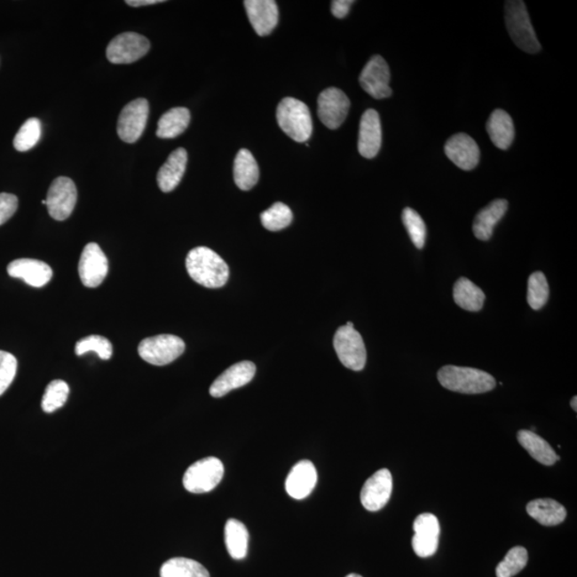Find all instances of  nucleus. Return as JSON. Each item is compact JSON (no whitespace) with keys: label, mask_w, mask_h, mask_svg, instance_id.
<instances>
[{"label":"nucleus","mask_w":577,"mask_h":577,"mask_svg":"<svg viewBox=\"0 0 577 577\" xmlns=\"http://www.w3.org/2000/svg\"><path fill=\"white\" fill-rule=\"evenodd\" d=\"M186 265L188 275L203 287L222 288L229 280V266L222 257L203 246L188 253Z\"/></svg>","instance_id":"1"},{"label":"nucleus","mask_w":577,"mask_h":577,"mask_svg":"<svg viewBox=\"0 0 577 577\" xmlns=\"http://www.w3.org/2000/svg\"><path fill=\"white\" fill-rule=\"evenodd\" d=\"M438 379L446 390L477 395L494 390L496 381L490 374L468 367L445 366L439 371Z\"/></svg>","instance_id":"2"},{"label":"nucleus","mask_w":577,"mask_h":577,"mask_svg":"<svg viewBox=\"0 0 577 577\" xmlns=\"http://www.w3.org/2000/svg\"><path fill=\"white\" fill-rule=\"evenodd\" d=\"M277 122L288 138L305 143L312 134V119L305 103L295 98H285L277 107Z\"/></svg>","instance_id":"3"},{"label":"nucleus","mask_w":577,"mask_h":577,"mask_svg":"<svg viewBox=\"0 0 577 577\" xmlns=\"http://www.w3.org/2000/svg\"><path fill=\"white\" fill-rule=\"evenodd\" d=\"M506 25L512 41L518 49L536 54L541 51V44L533 28L526 3L521 0H510L505 6Z\"/></svg>","instance_id":"4"},{"label":"nucleus","mask_w":577,"mask_h":577,"mask_svg":"<svg viewBox=\"0 0 577 577\" xmlns=\"http://www.w3.org/2000/svg\"><path fill=\"white\" fill-rule=\"evenodd\" d=\"M225 470L222 461L214 456L199 460L186 471L183 486L193 494L211 492L222 481Z\"/></svg>","instance_id":"5"},{"label":"nucleus","mask_w":577,"mask_h":577,"mask_svg":"<svg viewBox=\"0 0 577 577\" xmlns=\"http://www.w3.org/2000/svg\"><path fill=\"white\" fill-rule=\"evenodd\" d=\"M185 351V341L173 335H159L146 338L138 345L140 358L154 366L170 364L179 359Z\"/></svg>","instance_id":"6"},{"label":"nucleus","mask_w":577,"mask_h":577,"mask_svg":"<svg viewBox=\"0 0 577 577\" xmlns=\"http://www.w3.org/2000/svg\"><path fill=\"white\" fill-rule=\"evenodd\" d=\"M334 348L346 368L360 371L365 368L367 351L363 337L354 328L341 327L335 334Z\"/></svg>","instance_id":"7"},{"label":"nucleus","mask_w":577,"mask_h":577,"mask_svg":"<svg viewBox=\"0 0 577 577\" xmlns=\"http://www.w3.org/2000/svg\"><path fill=\"white\" fill-rule=\"evenodd\" d=\"M150 50L146 36L136 33H124L115 36L107 49V59L115 65H128L138 61Z\"/></svg>","instance_id":"8"},{"label":"nucleus","mask_w":577,"mask_h":577,"mask_svg":"<svg viewBox=\"0 0 577 577\" xmlns=\"http://www.w3.org/2000/svg\"><path fill=\"white\" fill-rule=\"evenodd\" d=\"M149 118V103L146 99H136L125 105L118 119V135L124 143L134 144L146 127Z\"/></svg>","instance_id":"9"},{"label":"nucleus","mask_w":577,"mask_h":577,"mask_svg":"<svg viewBox=\"0 0 577 577\" xmlns=\"http://www.w3.org/2000/svg\"><path fill=\"white\" fill-rule=\"evenodd\" d=\"M77 202V188L70 178L59 177L52 181L47 192L46 206L51 217L56 220L70 217Z\"/></svg>","instance_id":"10"},{"label":"nucleus","mask_w":577,"mask_h":577,"mask_svg":"<svg viewBox=\"0 0 577 577\" xmlns=\"http://www.w3.org/2000/svg\"><path fill=\"white\" fill-rule=\"evenodd\" d=\"M351 103L346 94L338 88L325 89L318 98V115L325 127L336 130L344 123Z\"/></svg>","instance_id":"11"},{"label":"nucleus","mask_w":577,"mask_h":577,"mask_svg":"<svg viewBox=\"0 0 577 577\" xmlns=\"http://www.w3.org/2000/svg\"><path fill=\"white\" fill-rule=\"evenodd\" d=\"M391 71L384 58L375 55L367 62L360 73V83L372 98L381 99L392 94L390 86Z\"/></svg>","instance_id":"12"},{"label":"nucleus","mask_w":577,"mask_h":577,"mask_svg":"<svg viewBox=\"0 0 577 577\" xmlns=\"http://www.w3.org/2000/svg\"><path fill=\"white\" fill-rule=\"evenodd\" d=\"M83 285L97 288L108 274V260L97 243H89L83 249L80 265H78Z\"/></svg>","instance_id":"13"},{"label":"nucleus","mask_w":577,"mask_h":577,"mask_svg":"<svg viewBox=\"0 0 577 577\" xmlns=\"http://www.w3.org/2000/svg\"><path fill=\"white\" fill-rule=\"evenodd\" d=\"M391 493V473L387 469H382L365 482L360 493V501L366 510L376 512L387 505Z\"/></svg>","instance_id":"14"},{"label":"nucleus","mask_w":577,"mask_h":577,"mask_svg":"<svg viewBox=\"0 0 577 577\" xmlns=\"http://www.w3.org/2000/svg\"><path fill=\"white\" fill-rule=\"evenodd\" d=\"M412 545L419 557L426 558L437 553L439 548V523L432 513H423L414 522Z\"/></svg>","instance_id":"15"},{"label":"nucleus","mask_w":577,"mask_h":577,"mask_svg":"<svg viewBox=\"0 0 577 577\" xmlns=\"http://www.w3.org/2000/svg\"><path fill=\"white\" fill-rule=\"evenodd\" d=\"M445 154L454 165L463 170H473L480 161V149L468 134L453 136L445 145Z\"/></svg>","instance_id":"16"},{"label":"nucleus","mask_w":577,"mask_h":577,"mask_svg":"<svg viewBox=\"0 0 577 577\" xmlns=\"http://www.w3.org/2000/svg\"><path fill=\"white\" fill-rule=\"evenodd\" d=\"M256 366L251 361H241L224 371L209 387V395L220 398L237 388L248 385L254 379Z\"/></svg>","instance_id":"17"},{"label":"nucleus","mask_w":577,"mask_h":577,"mask_svg":"<svg viewBox=\"0 0 577 577\" xmlns=\"http://www.w3.org/2000/svg\"><path fill=\"white\" fill-rule=\"evenodd\" d=\"M382 146V125L379 113L368 109L360 119L359 151L366 159H374Z\"/></svg>","instance_id":"18"},{"label":"nucleus","mask_w":577,"mask_h":577,"mask_svg":"<svg viewBox=\"0 0 577 577\" xmlns=\"http://www.w3.org/2000/svg\"><path fill=\"white\" fill-rule=\"evenodd\" d=\"M244 6L257 34L265 36L275 29L280 12L274 0H246Z\"/></svg>","instance_id":"19"},{"label":"nucleus","mask_w":577,"mask_h":577,"mask_svg":"<svg viewBox=\"0 0 577 577\" xmlns=\"http://www.w3.org/2000/svg\"><path fill=\"white\" fill-rule=\"evenodd\" d=\"M318 481L316 468L311 461L303 460L293 466L286 480V491L295 500H304L311 495Z\"/></svg>","instance_id":"20"},{"label":"nucleus","mask_w":577,"mask_h":577,"mask_svg":"<svg viewBox=\"0 0 577 577\" xmlns=\"http://www.w3.org/2000/svg\"><path fill=\"white\" fill-rule=\"evenodd\" d=\"M7 271L9 276L19 278L35 288L44 287L52 277L51 266L35 259L14 260L8 265Z\"/></svg>","instance_id":"21"},{"label":"nucleus","mask_w":577,"mask_h":577,"mask_svg":"<svg viewBox=\"0 0 577 577\" xmlns=\"http://www.w3.org/2000/svg\"><path fill=\"white\" fill-rule=\"evenodd\" d=\"M187 165V152L179 148L168 156L165 164L157 172V185L162 192L170 193L179 186Z\"/></svg>","instance_id":"22"},{"label":"nucleus","mask_w":577,"mask_h":577,"mask_svg":"<svg viewBox=\"0 0 577 577\" xmlns=\"http://www.w3.org/2000/svg\"><path fill=\"white\" fill-rule=\"evenodd\" d=\"M508 209V202L505 199H497L492 202L489 206L482 209L476 215L473 231L475 237L480 241L490 240L495 225L505 217Z\"/></svg>","instance_id":"23"},{"label":"nucleus","mask_w":577,"mask_h":577,"mask_svg":"<svg viewBox=\"0 0 577 577\" xmlns=\"http://www.w3.org/2000/svg\"><path fill=\"white\" fill-rule=\"evenodd\" d=\"M486 130L492 143L501 150H507L512 145L516 135L510 115L502 109H496L492 113L486 123Z\"/></svg>","instance_id":"24"},{"label":"nucleus","mask_w":577,"mask_h":577,"mask_svg":"<svg viewBox=\"0 0 577 577\" xmlns=\"http://www.w3.org/2000/svg\"><path fill=\"white\" fill-rule=\"evenodd\" d=\"M526 510L529 516L544 526H559L566 517L565 508L550 498L528 502Z\"/></svg>","instance_id":"25"},{"label":"nucleus","mask_w":577,"mask_h":577,"mask_svg":"<svg viewBox=\"0 0 577 577\" xmlns=\"http://www.w3.org/2000/svg\"><path fill=\"white\" fill-rule=\"evenodd\" d=\"M518 440L522 447L526 449L527 453L539 463L550 466L560 459L547 440L529 430L518 431Z\"/></svg>","instance_id":"26"},{"label":"nucleus","mask_w":577,"mask_h":577,"mask_svg":"<svg viewBox=\"0 0 577 577\" xmlns=\"http://www.w3.org/2000/svg\"><path fill=\"white\" fill-rule=\"evenodd\" d=\"M233 177L235 185L242 191H249L259 180V167L249 150H240L234 160Z\"/></svg>","instance_id":"27"},{"label":"nucleus","mask_w":577,"mask_h":577,"mask_svg":"<svg viewBox=\"0 0 577 577\" xmlns=\"http://www.w3.org/2000/svg\"><path fill=\"white\" fill-rule=\"evenodd\" d=\"M190 122V110L186 107L171 108L159 120L156 136L162 139L176 138L185 132Z\"/></svg>","instance_id":"28"},{"label":"nucleus","mask_w":577,"mask_h":577,"mask_svg":"<svg viewBox=\"0 0 577 577\" xmlns=\"http://www.w3.org/2000/svg\"><path fill=\"white\" fill-rule=\"evenodd\" d=\"M454 300L464 311L477 312L484 307V291L468 278L461 277L454 287Z\"/></svg>","instance_id":"29"},{"label":"nucleus","mask_w":577,"mask_h":577,"mask_svg":"<svg viewBox=\"0 0 577 577\" xmlns=\"http://www.w3.org/2000/svg\"><path fill=\"white\" fill-rule=\"evenodd\" d=\"M249 534L248 528L238 519L230 518L225 526V543L231 557L241 560L249 550Z\"/></svg>","instance_id":"30"},{"label":"nucleus","mask_w":577,"mask_h":577,"mask_svg":"<svg viewBox=\"0 0 577 577\" xmlns=\"http://www.w3.org/2000/svg\"><path fill=\"white\" fill-rule=\"evenodd\" d=\"M161 577H209V573L202 564L188 558H172L162 565Z\"/></svg>","instance_id":"31"},{"label":"nucleus","mask_w":577,"mask_h":577,"mask_svg":"<svg viewBox=\"0 0 577 577\" xmlns=\"http://www.w3.org/2000/svg\"><path fill=\"white\" fill-rule=\"evenodd\" d=\"M549 288L542 272H534L528 280L527 302L534 311H539L547 304Z\"/></svg>","instance_id":"32"},{"label":"nucleus","mask_w":577,"mask_h":577,"mask_svg":"<svg viewBox=\"0 0 577 577\" xmlns=\"http://www.w3.org/2000/svg\"><path fill=\"white\" fill-rule=\"evenodd\" d=\"M70 388L65 381L55 380L47 385L43 398H42V410L52 413L65 406L69 397Z\"/></svg>","instance_id":"33"},{"label":"nucleus","mask_w":577,"mask_h":577,"mask_svg":"<svg viewBox=\"0 0 577 577\" xmlns=\"http://www.w3.org/2000/svg\"><path fill=\"white\" fill-rule=\"evenodd\" d=\"M293 214L285 203L277 202L261 214V223L270 231H280L291 224Z\"/></svg>","instance_id":"34"},{"label":"nucleus","mask_w":577,"mask_h":577,"mask_svg":"<svg viewBox=\"0 0 577 577\" xmlns=\"http://www.w3.org/2000/svg\"><path fill=\"white\" fill-rule=\"evenodd\" d=\"M42 127L38 118H30L26 122L15 135L14 148L20 152L29 151L39 143Z\"/></svg>","instance_id":"35"},{"label":"nucleus","mask_w":577,"mask_h":577,"mask_svg":"<svg viewBox=\"0 0 577 577\" xmlns=\"http://www.w3.org/2000/svg\"><path fill=\"white\" fill-rule=\"evenodd\" d=\"M528 561L527 549L516 547L509 550L505 559L496 568L497 577H513L526 568Z\"/></svg>","instance_id":"36"},{"label":"nucleus","mask_w":577,"mask_h":577,"mask_svg":"<svg viewBox=\"0 0 577 577\" xmlns=\"http://www.w3.org/2000/svg\"><path fill=\"white\" fill-rule=\"evenodd\" d=\"M402 222L407 230L414 245L422 249L426 243L427 227L421 215L415 209L406 208L402 212Z\"/></svg>","instance_id":"37"},{"label":"nucleus","mask_w":577,"mask_h":577,"mask_svg":"<svg viewBox=\"0 0 577 577\" xmlns=\"http://www.w3.org/2000/svg\"><path fill=\"white\" fill-rule=\"evenodd\" d=\"M91 351L96 352L99 359L108 360L113 355V344L102 336L92 335L78 341L75 345V354L77 356H82L91 352Z\"/></svg>","instance_id":"38"},{"label":"nucleus","mask_w":577,"mask_h":577,"mask_svg":"<svg viewBox=\"0 0 577 577\" xmlns=\"http://www.w3.org/2000/svg\"><path fill=\"white\" fill-rule=\"evenodd\" d=\"M17 370V359L12 353L0 351V396L12 384Z\"/></svg>","instance_id":"39"},{"label":"nucleus","mask_w":577,"mask_h":577,"mask_svg":"<svg viewBox=\"0 0 577 577\" xmlns=\"http://www.w3.org/2000/svg\"><path fill=\"white\" fill-rule=\"evenodd\" d=\"M19 207V199L12 194L0 193V225L12 218Z\"/></svg>","instance_id":"40"},{"label":"nucleus","mask_w":577,"mask_h":577,"mask_svg":"<svg viewBox=\"0 0 577 577\" xmlns=\"http://www.w3.org/2000/svg\"><path fill=\"white\" fill-rule=\"evenodd\" d=\"M353 0H334L332 2V13L335 18L344 19L349 14Z\"/></svg>","instance_id":"41"},{"label":"nucleus","mask_w":577,"mask_h":577,"mask_svg":"<svg viewBox=\"0 0 577 577\" xmlns=\"http://www.w3.org/2000/svg\"><path fill=\"white\" fill-rule=\"evenodd\" d=\"M164 3L162 0H127L125 4H129L130 7H143V6H151V4H156Z\"/></svg>","instance_id":"42"},{"label":"nucleus","mask_w":577,"mask_h":577,"mask_svg":"<svg viewBox=\"0 0 577 577\" xmlns=\"http://www.w3.org/2000/svg\"><path fill=\"white\" fill-rule=\"evenodd\" d=\"M576 403H577V398L576 397L572 398L571 407L573 408V410L575 412L577 411V404Z\"/></svg>","instance_id":"43"},{"label":"nucleus","mask_w":577,"mask_h":577,"mask_svg":"<svg viewBox=\"0 0 577 577\" xmlns=\"http://www.w3.org/2000/svg\"><path fill=\"white\" fill-rule=\"evenodd\" d=\"M345 577H363V576L352 573V574H349L348 576H345Z\"/></svg>","instance_id":"44"},{"label":"nucleus","mask_w":577,"mask_h":577,"mask_svg":"<svg viewBox=\"0 0 577 577\" xmlns=\"http://www.w3.org/2000/svg\"><path fill=\"white\" fill-rule=\"evenodd\" d=\"M346 327L354 328V325L352 322H348L346 323Z\"/></svg>","instance_id":"45"},{"label":"nucleus","mask_w":577,"mask_h":577,"mask_svg":"<svg viewBox=\"0 0 577 577\" xmlns=\"http://www.w3.org/2000/svg\"><path fill=\"white\" fill-rule=\"evenodd\" d=\"M42 203L45 204V206H46V201L42 202Z\"/></svg>","instance_id":"46"}]
</instances>
